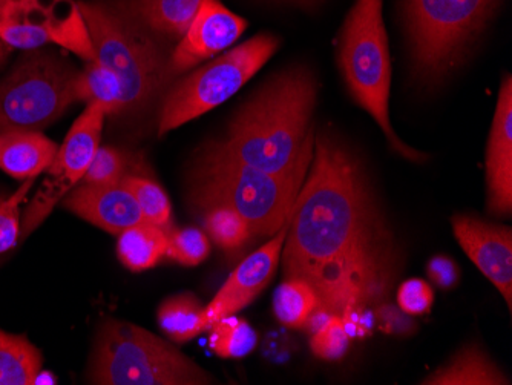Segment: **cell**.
<instances>
[{"instance_id": "obj_6", "label": "cell", "mask_w": 512, "mask_h": 385, "mask_svg": "<svg viewBox=\"0 0 512 385\" xmlns=\"http://www.w3.org/2000/svg\"><path fill=\"white\" fill-rule=\"evenodd\" d=\"M502 0H404L413 74L439 85L465 60Z\"/></svg>"}, {"instance_id": "obj_16", "label": "cell", "mask_w": 512, "mask_h": 385, "mask_svg": "<svg viewBox=\"0 0 512 385\" xmlns=\"http://www.w3.org/2000/svg\"><path fill=\"white\" fill-rule=\"evenodd\" d=\"M63 208L112 235L145 221L131 192L119 185L79 183L63 197Z\"/></svg>"}, {"instance_id": "obj_12", "label": "cell", "mask_w": 512, "mask_h": 385, "mask_svg": "<svg viewBox=\"0 0 512 385\" xmlns=\"http://www.w3.org/2000/svg\"><path fill=\"white\" fill-rule=\"evenodd\" d=\"M247 22L227 10L220 0H203L188 30L169 57V73L186 71L229 50L246 31Z\"/></svg>"}, {"instance_id": "obj_8", "label": "cell", "mask_w": 512, "mask_h": 385, "mask_svg": "<svg viewBox=\"0 0 512 385\" xmlns=\"http://www.w3.org/2000/svg\"><path fill=\"white\" fill-rule=\"evenodd\" d=\"M278 47V37L260 34L181 79L163 99L158 135L163 137L234 97Z\"/></svg>"}, {"instance_id": "obj_11", "label": "cell", "mask_w": 512, "mask_h": 385, "mask_svg": "<svg viewBox=\"0 0 512 385\" xmlns=\"http://www.w3.org/2000/svg\"><path fill=\"white\" fill-rule=\"evenodd\" d=\"M106 116L108 112L105 106L89 103L82 116L71 126L62 146L57 149L53 163L45 171L46 180L43 188L40 189L25 217L23 224L27 228V234L50 214L59 198L73 191L83 180L99 151Z\"/></svg>"}, {"instance_id": "obj_38", "label": "cell", "mask_w": 512, "mask_h": 385, "mask_svg": "<svg viewBox=\"0 0 512 385\" xmlns=\"http://www.w3.org/2000/svg\"><path fill=\"white\" fill-rule=\"evenodd\" d=\"M283 2H289V4L296 5V7L304 8V10H312V8L322 4L324 0H283Z\"/></svg>"}, {"instance_id": "obj_4", "label": "cell", "mask_w": 512, "mask_h": 385, "mask_svg": "<svg viewBox=\"0 0 512 385\" xmlns=\"http://www.w3.org/2000/svg\"><path fill=\"white\" fill-rule=\"evenodd\" d=\"M79 7L97 60L122 82L123 114L148 111L172 79L155 34L134 16L128 0H83Z\"/></svg>"}, {"instance_id": "obj_31", "label": "cell", "mask_w": 512, "mask_h": 385, "mask_svg": "<svg viewBox=\"0 0 512 385\" xmlns=\"http://www.w3.org/2000/svg\"><path fill=\"white\" fill-rule=\"evenodd\" d=\"M33 180L25 181V185L17 189L11 197L0 198V254L10 251L16 244L20 232V203L27 198Z\"/></svg>"}, {"instance_id": "obj_18", "label": "cell", "mask_w": 512, "mask_h": 385, "mask_svg": "<svg viewBox=\"0 0 512 385\" xmlns=\"http://www.w3.org/2000/svg\"><path fill=\"white\" fill-rule=\"evenodd\" d=\"M427 385H505L509 379L479 346L463 347L447 366L424 379Z\"/></svg>"}, {"instance_id": "obj_30", "label": "cell", "mask_w": 512, "mask_h": 385, "mask_svg": "<svg viewBox=\"0 0 512 385\" xmlns=\"http://www.w3.org/2000/svg\"><path fill=\"white\" fill-rule=\"evenodd\" d=\"M352 339L348 336L341 316H333L330 323L310 339V349L316 358L324 361H339L347 355Z\"/></svg>"}, {"instance_id": "obj_35", "label": "cell", "mask_w": 512, "mask_h": 385, "mask_svg": "<svg viewBox=\"0 0 512 385\" xmlns=\"http://www.w3.org/2000/svg\"><path fill=\"white\" fill-rule=\"evenodd\" d=\"M427 275L434 286L450 290L459 284L460 269L453 258L447 255H436L427 263Z\"/></svg>"}, {"instance_id": "obj_25", "label": "cell", "mask_w": 512, "mask_h": 385, "mask_svg": "<svg viewBox=\"0 0 512 385\" xmlns=\"http://www.w3.org/2000/svg\"><path fill=\"white\" fill-rule=\"evenodd\" d=\"M209 335V347L215 355L224 359H240L250 355L258 346L255 329L237 315L215 321Z\"/></svg>"}, {"instance_id": "obj_20", "label": "cell", "mask_w": 512, "mask_h": 385, "mask_svg": "<svg viewBox=\"0 0 512 385\" xmlns=\"http://www.w3.org/2000/svg\"><path fill=\"white\" fill-rule=\"evenodd\" d=\"M168 232L157 224L142 221L125 229L117 241V257L131 272L152 269L166 257Z\"/></svg>"}, {"instance_id": "obj_36", "label": "cell", "mask_w": 512, "mask_h": 385, "mask_svg": "<svg viewBox=\"0 0 512 385\" xmlns=\"http://www.w3.org/2000/svg\"><path fill=\"white\" fill-rule=\"evenodd\" d=\"M341 320L350 339H365L375 332V309L370 307L348 309L347 312L342 313Z\"/></svg>"}, {"instance_id": "obj_13", "label": "cell", "mask_w": 512, "mask_h": 385, "mask_svg": "<svg viewBox=\"0 0 512 385\" xmlns=\"http://www.w3.org/2000/svg\"><path fill=\"white\" fill-rule=\"evenodd\" d=\"M290 223V220H289ZM289 223L276 232L258 251L250 254L240 266L230 274L211 303L204 306V318L207 327L226 316L237 315L261 295L273 280L276 269L281 263L284 241H286Z\"/></svg>"}, {"instance_id": "obj_39", "label": "cell", "mask_w": 512, "mask_h": 385, "mask_svg": "<svg viewBox=\"0 0 512 385\" xmlns=\"http://www.w3.org/2000/svg\"><path fill=\"white\" fill-rule=\"evenodd\" d=\"M11 48L8 47L4 40L0 39V65L7 60L8 54H10Z\"/></svg>"}, {"instance_id": "obj_33", "label": "cell", "mask_w": 512, "mask_h": 385, "mask_svg": "<svg viewBox=\"0 0 512 385\" xmlns=\"http://www.w3.org/2000/svg\"><path fill=\"white\" fill-rule=\"evenodd\" d=\"M375 316L376 327L385 335L410 336L416 333L417 323L413 316L388 301L375 307Z\"/></svg>"}, {"instance_id": "obj_9", "label": "cell", "mask_w": 512, "mask_h": 385, "mask_svg": "<svg viewBox=\"0 0 512 385\" xmlns=\"http://www.w3.org/2000/svg\"><path fill=\"white\" fill-rule=\"evenodd\" d=\"M79 71L53 51H27L0 82V132L40 131L76 103Z\"/></svg>"}, {"instance_id": "obj_37", "label": "cell", "mask_w": 512, "mask_h": 385, "mask_svg": "<svg viewBox=\"0 0 512 385\" xmlns=\"http://www.w3.org/2000/svg\"><path fill=\"white\" fill-rule=\"evenodd\" d=\"M333 316L335 315H333L330 310L324 309L322 306H318L312 313H310L309 318H307L302 329L306 330L310 335H315V333L321 332V330L330 323Z\"/></svg>"}, {"instance_id": "obj_19", "label": "cell", "mask_w": 512, "mask_h": 385, "mask_svg": "<svg viewBox=\"0 0 512 385\" xmlns=\"http://www.w3.org/2000/svg\"><path fill=\"white\" fill-rule=\"evenodd\" d=\"M203 0H128L134 16L155 36L181 39Z\"/></svg>"}, {"instance_id": "obj_15", "label": "cell", "mask_w": 512, "mask_h": 385, "mask_svg": "<svg viewBox=\"0 0 512 385\" xmlns=\"http://www.w3.org/2000/svg\"><path fill=\"white\" fill-rule=\"evenodd\" d=\"M488 209L497 217L512 211V79L505 77L486 151Z\"/></svg>"}, {"instance_id": "obj_32", "label": "cell", "mask_w": 512, "mask_h": 385, "mask_svg": "<svg viewBox=\"0 0 512 385\" xmlns=\"http://www.w3.org/2000/svg\"><path fill=\"white\" fill-rule=\"evenodd\" d=\"M398 306L411 316H421L430 312L434 303V290L431 284L421 278H410L398 289Z\"/></svg>"}, {"instance_id": "obj_22", "label": "cell", "mask_w": 512, "mask_h": 385, "mask_svg": "<svg viewBox=\"0 0 512 385\" xmlns=\"http://www.w3.org/2000/svg\"><path fill=\"white\" fill-rule=\"evenodd\" d=\"M158 326L171 341L188 343L209 330L204 318V306L194 293L184 292L169 297L158 307Z\"/></svg>"}, {"instance_id": "obj_14", "label": "cell", "mask_w": 512, "mask_h": 385, "mask_svg": "<svg viewBox=\"0 0 512 385\" xmlns=\"http://www.w3.org/2000/svg\"><path fill=\"white\" fill-rule=\"evenodd\" d=\"M454 237L477 269L496 286L512 309V232L508 226L488 223L471 215L451 220Z\"/></svg>"}, {"instance_id": "obj_28", "label": "cell", "mask_w": 512, "mask_h": 385, "mask_svg": "<svg viewBox=\"0 0 512 385\" xmlns=\"http://www.w3.org/2000/svg\"><path fill=\"white\" fill-rule=\"evenodd\" d=\"M211 254V243L200 229L184 228L168 232V249L166 258L181 264L194 267L204 263Z\"/></svg>"}, {"instance_id": "obj_2", "label": "cell", "mask_w": 512, "mask_h": 385, "mask_svg": "<svg viewBox=\"0 0 512 385\" xmlns=\"http://www.w3.org/2000/svg\"><path fill=\"white\" fill-rule=\"evenodd\" d=\"M318 80L307 66H293L264 83L235 114L217 151L258 171L309 172L315 146L313 112Z\"/></svg>"}, {"instance_id": "obj_27", "label": "cell", "mask_w": 512, "mask_h": 385, "mask_svg": "<svg viewBox=\"0 0 512 385\" xmlns=\"http://www.w3.org/2000/svg\"><path fill=\"white\" fill-rule=\"evenodd\" d=\"M206 231L223 251L235 252L252 237L249 223L243 215L227 206H215L206 211Z\"/></svg>"}, {"instance_id": "obj_10", "label": "cell", "mask_w": 512, "mask_h": 385, "mask_svg": "<svg viewBox=\"0 0 512 385\" xmlns=\"http://www.w3.org/2000/svg\"><path fill=\"white\" fill-rule=\"evenodd\" d=\"M0 39L11 50H39L56 43L86 63L97 60L79 2L74 0H5Z\"/></svg>"}, {"instance_id": "obj_5", "label": "cell", "mask_w": 512, "mask_h": 385, "mask_svg": "<svg viewBox=\"0 0 512 385\" xmlns=\"http://www.w3.org/2000/svg\"><path fill=\"white\" fill-rule=\"evenodd\" d=\"M88 381L99 385H204L214 378L160 336L128 321L100 326Z\"/></svg>"}, {"instance_id": "obj_24", "label": "cell", "mask_w": 512, "mask_h": 385, "mask_svg": "<svg viewBox=\"0 0 512 385\" xmlns=\"http://www.w3.org/2000/svg\"><path fill=\"white\" fill-rule=\"evenodd\" d=\"M318 306V295L306 281L284 280L273 295V313L286 329H302Z\"/></svg>"}, {"instance_id": "obj_23", "label": "cell", "mask_w": 512, "mask_h": 385, "mask_svg": "<svg viewBox=\"0 0 512 385\" xmlns=\"http://www.w3.org/2000/svg\"><path fill=\"white\" fill-rule=\"evenodd\" d=\"M76 102L99 103L105 106L108 116H119L125 109L123 85L119 76L99 60L88 62L74 80Z\"/></svg>"}, {"instance_id": "obj_26", "label": "cell", "mask_w": 512, "mask_h": 385, "mask_svg": "<svg viewBox=\"0 0 512 385\" xmlns=\"http://www.w3.org/2000/svg\"><path fill=\"white\" fill-rule=\"evenodd\" d=\"M122 185L131 192L142 211L143 218L149 223L171 231L172 206L165 189L151 178L140 174L126 175Z\"/></svg>"}, {"instance_id": "obj_3", "label": "cell", "mask_w": 512, "mask_h": 385, "mask_svg": "<svg viewBox=\"0 0 512 385\" xmlns=\"http://www.w3.org/2000/svg\"><path fill=\"white\" fill-rule=\"evenodd\" d=\"M307 172L269 174L221 154L214 146L201 151L192 172V203L201 211L227 206L243 215L252 237H273L289 223Z\"/></svg>"}, {"instance_id": "obj_29", "label": "cell", "mask_w": 512, "mask_h": 385, "mask_svg": "<svg viewBox=\"0 0 512 385\" xmlns=\"http://www.w3.org/2000/svg\"><path fill=\"white\" fill-rule=\"evenodd\" d=\"M131 163L129 155L120 149L112 148V146L99 148L80 183L99 186L119 185L126 175L131 174L129 172Z\"/></svg>"}, {"instance_id": "obj_7", "label": "cell", "mask_w": 512, "mask_h": 385, "mask_svg": "<svg viewBox=\"0 0 512 385\" xmlns=\"http://www.w3.org/2000/svg\"><path fill=\"white\" fill-rule=\"evenodd\" d=\"M338 60L353 100L376 120L393 151L411 162L427 158L405 145L390 122L391 57L382 0H355L339 37Z\"/></svg>"}, {"instance_id": "obj_1", "label": "cell", "mask_w": 512, "mask_h": 385, "mask_svg": "<svg viewBox=\"0 0 512 385\" xmlns=\"http://www.w3.org/2000/svg\"><path fill=\"white\" fill-rule=\"evenodd\" d=\"M281 261L284 280L306 281L319 306L338 316L388 301L404 269L364 165L329 129L315 135Z\"/></svg>"}, {"instance_id": "obj_21", "label": "cell", "mask_w": 512, "mask_h": 385, "mask_svg": "<svg viewBox=\"0 0 512 385\" xmlns=\"http://www.w3.org/2000/svg\"><path fill=\"white\" fill-rule=\"evenodd\" d=\"M42 364V353L27 336L0 330V385L37 384Z\"/></svg>"}, {"instance_id": "obj_40", "label": "cell", "mask_w": 512, "mask_h": 385, "mask_svg": "<svg viewBox=\"0 0 512 385\" xmlns=\"http://www.w3.org/2000/svg\"><path fill=\"white\" fill-rule=\"evenodd\" d=\"M5 0H0V11L4 8Z\"/></svg>"}, {"instance_id": "obj_34", "label": "cell", "mask_w": 512, "mask_h": 385, "mask_svg": "<svg viewBox=\"0 0 512 385\" xmlns=\"http://www.w3.org/2000/svg\"><path fill=\"white\" fill-rule=\"evenodd\" d=\"M296 350V339L284 329H273L261 341V355L273 364H284Z\"/></svg>"}, {"instance_id": "obj_17", "label": "cell", "mask_w": 512, "mask_h": 385, "mask_svg": "<svg viewBox=\"0 0 512 385\" xmlns=\"http://www.w3.org/2000/svg\"><path fill=\"white\" fill-rule=\"evenodd\" d=\"M57 149L40 131L0 132V169L16 180H33L53 163Z\"/></svg>"}]
</instances>
